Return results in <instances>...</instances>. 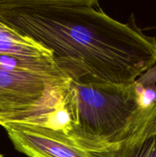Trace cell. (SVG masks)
Segmentation results:
<instances>
[{
	"mask_svg": "<svg viewBox=\"0 0 156 157\" xmlns=\"http://www.w3.org/2000/svg\"><path fill=\"white\" fill-rule=\"evenodd\" d=\"M0 22L54 55L70 79L127 85L156 63V38L109 16L96 0H0Z\"/></svg>",
	"mask_w": 156,
	"mask_h": 157,
	"instance_id": "obj_1",
	"label": "cell"
},
{
	"mask_svg": "<svg viewBox=\"0 0 156 157\" xmlns=\"http://www.w3.org/2000/svg\"><path fill=\"white\" fill-rule=\"evenodd\" d=\"M0 157H3V156L2 154H0Z\"/></svg>",
	"mask_w": 156,
	"mask_h": 157,
	"instance_id": "obj_7",
	"label": "cell"
},
{
	"mask_svg": "<svg viewBox=\"0 0 156 157\" xmlns=\"http://www.w3.org/2000/svg\"><path fill=\"white\" fill-rule=\"evenodd\" d=\"M101 85L69 78L62 100L70 115L66 133L96 145L120 146L156 109V80Z\"/></svg>",
	"mask_w": 156,
	"mask_h": 157,
	"instance_id": "obj_2",
	"label": "cell"
},
{
	"mask_svg": "<svg viewBox=\"0 0 156 157\" xmlns=\"http://www.w3.org/2000/svg\"><path fill=\"white\" fill-rule=\"evenodd\" d=\"M3 128L15 148L28 157H117L120 147L88 144L36 124H12Z\"/></svg>",
	"mask_w": 156,
	"mask_h": 157,
	"instance_id": "obj_4",
	"label": "cell"
},
{
	"mask_svg": "<svg viewBox=\"0 0 156 157\" xmlns=\"http://www.w3.org/2000/svg\"><path fill=\"white\" fill-rule=\"evenodd\" d=\"M68 79L0 64V126L44 120L59 105Z\"/></svg>",
	"mask_w": 156,
	"mask_h": 157,
	"instance_id": "obj_3",
	"label": "cell"
},
{
	"mask_svg": "<svg viewBox=\"0 0 156 157\" xmlns=\"http://www.w3.org/2000/svg\"><path fill=\"white\" fill-rule=\"evenodd\" d=\"M117 157H156V109L121 144Z\"/></svg>",
	"mask_w": 156,
	"mask_h": 157,
	"instance_id": "obj_5",
	"label": "cell"
},
{
	"mask_svg": "<svg viewBox=\"0 0 156 157\" xmlns=\"http://www.w3.org/2000/svg\"><path fill=\"white\" fill-rule=\"evenodd\" d=\"M0 55L54 60V55L33 39L0 22Z\"/></svg>",
	"mask_w": 156,
	"mask_h": 157,
	"instance_id": "obj_6",
	"label": "cell"
}]
</instances>
